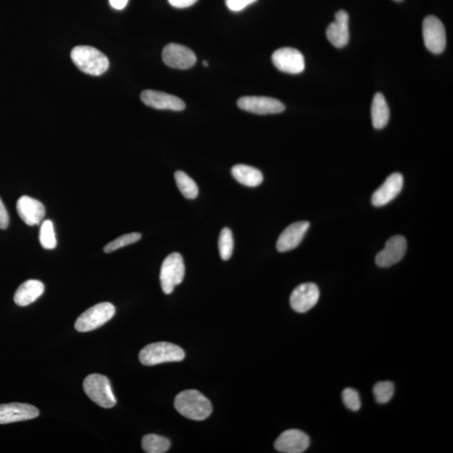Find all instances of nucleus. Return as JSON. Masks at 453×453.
I'll return each instance as SVG.
<instances>
[{"instance_id": "obj_1", "label": "nucleus", "mask_w": 453, "mask_h": 453, "mask_svg": "<svg viewBox=\"0 0 453 453\" xmlns=\"http://www.w3.org/2000/svg\"><path fill=\"white\" fill-rule=\"evenodd\" d=\"M175 408L187 417L194 420H204L212 413V404L203 394L195 389H188L177 394L175 399Z\"/></svg>"}, {"instance_id": "obj_2", "label": "nucleus", "mask_w": 453, "mask_h": 453, "mask_svg": "<svg viewBox=\"0 0 453 453\" xmlns=\"http://www.w3.org/2000/svg\"><path fill=\"white\" fill-rule=\"evenodd\" d=\"M71 60L84 73L100 76L109 69L110 61L104 53L88 46H78L71 52Z\"/></svg>"}, {"instance_id": "obj_3", "label": "nucleus", "mask_w": 453, "mask_h": 453, "mask_svg": "<svg viewBox=\"0 0 453 453\" xmlns=\"http://www.w3.org/2000/svg\"><path fill=\"white\" fill-rule=\"evenodd\" d=\"M185 358V353L177 345L160 342L147 345L139 355L143 365L154 366L168 362H180Z\"/></svg>"}, {"instance_id": "obj_4", "label": "nucleus", "mask_w": 453, "mask_h": 453, "mask_svg": "<svg viewBox=\"0 0 453 453\" xmlns=\"http://www.w3.org/2000/svg\"><path fill=\"white\" fill-rule=\"evenodd\" d=\"M83 389L89 399L102 408L109 409L116 405L117 401L110 381L105 375H88L83 381Z\"/></svg>"}, {"instance_id": "obj_5", "label": "nucleus", "mask_w": 453, "mask_h": 453, "mask_svg": "<svg viewBox=\"0 0 453 453\" xmlns=\"http://www.w3.org/2000/svg\"><path fill=\"white\" fill-rule=\"evenodd\" d=\"M115 307L110 302H102L95 305L84 312L75 322L76 330L81 333H87L105 325L114 317Z\"/></svg>"}, {"instance_id": "obj_6", "label": "nucleus", "mask_w": 453, "mask_h": 453, "mask_svg": "<svg viewBox=\"0 0 453 453\" xmlns=\"http://www.w3.org/2000/svg\"><path fill=\"white\" fill-rule=\"evenodd\" d=\"M185 276V264L179 253H172L165 259L160 269V285L165 294L173 293L175 287L180 285Z\"/></svg>"}, {"instance_id": "obj_7", "label": "nucleus", "mask_w": 453, "mask_h": 453, "mask_svg": "<svg viewBox=\"0 0 453 453\" xmlns=\"http://www.w3.org/2000/svg\"><path fill=\"white\" fill-rule=\"evenodd\" d=\"M423 34L425 47L434 54H441L445 50L447 37L442 22L434 16L425 18Z\"/></svg>"}, {"instance_id": "obj_8", "label": "nucleus", "mask_w": 453, "mask_h": 453, "mask_svg": "<svg viewBox=\"0 0 453 453\" xmlns=\"http://www.w3.org/2000/svg\"><path fill=\"white\" fill-rule=\"evenodd\" d=\"M237 106L249 113L263 115L281 114L286 110L281 101L270 97H243L237 101Z\"/></svg>"}, {"instance_id": "obj_9", "label": "nucleus", "mask_w": 453, "mask_h": 453, "mask_svg": "<svg viewBox=\"0 0 453 453\" xmlns=\"http://www.w3.org/2000/svg\"><path fill=\"white\" fill-rule=\"evenodd\" d=\"M273 64L278 70L290 74H299L305 70V59L297 49H278L272 55Z\"/></svg>"}, {"instance_id": "obj_10", "label": "nucleus", "mask_w": 453, "mask_h": 453, "mask_svg": "<svg viewBox=\"0 0 453 453\" xmlns=\"http://www.w3.org/2000/svg\"><path fill=\"white\" fill-rule=\"evenodd\" d=\"M164 64L172 69L185 70L191 69L196 62L195 53L180 44L170 43L163 52Z\"/></svg>"}, {"instance_id": "obj_11", "label": "nucleus", "mask_w": 453, "mask_h": 453, "mask_svg": "<svg viewBox=\"0 0 453 453\" xmlns=\"http://www.w3.org/2000/svg\"><path fill=\"white\" fill-rule=\"evenodd\" d=\"M407 242L401 235L394 236L387 242L384 249L377 254L375 263L381 268H387L401 261L405 257Z\"/></svg>"}, {"instance_id": "obj_12", "label": "nucleus", "mask_w": 453, "mask_h": 453, "mask_svg": "<svg viewBox=\"0 0 453 453\" xmlns=\"http://www.w3.org/2000/svg\"><path fill=\"white\" fill-rule=\"evenodd\" d=\"M319 297L320 291L317 285L313 283L302 284L291 293L290 306L294 311L305 313L316 306Z\"/></svg>"}, {"instance_id": "obj_13", "label": "nucleus", "mask_w": 453, "mask_h": 453, "mask_svg": "<svg viewBox=\"0 0 453 453\" xmlns=\"http://www.w3.org/2000/svg\"><path fill=\"white\" fill-rule=\"evenodd\" d=\"M39 410L25 403H10L0 405V424L18 423L37 418Z\"/></svg>"}, {"instance_id": "obj_14", "label": "nucleus", "mask_w": 453, "mask_h": 453, "mask_svg": "<svg viewBox=\"0 0 453 453\" xmlns=\"http://www.w3.org/2000/svg\"><path fill=\"white\" fill-rule=\"evenodd\" d=\"M310 446V438L299 430H287L275 442L278 452L283 453H302Z\"/></svg>"}, {"instance_id": "obj_15", "label": "nucleus", "mask_w": 453, "mask_h": 453, "mask_svg": "<svg viewBox=\"0 0 453 453\" xmlns=\"http://www.w3.org/2000/svg\"><path fill=\"white\" fill-rule=\"evenodd\" d=\"M16 210L22 221L29 226H37L46 216V208L40 201L29 196L20 197L17 201Z\"/></svg>"}, {"instance_id": "obj_16", "label": "nucleus", "mask_w": 453, "mask_h": 453, "mask_svg": "<svg viewBox=\"0 0 453 453\" xmlns=\"http://www.w3.org/2000/svg\"><path fill=\"white\" fill-rule=\"evenodd\" d=\"M141 101L146 106L155 110L182 111L186 105L180 98L155 90H146L141 95Z\"/></svg>"}, {"instance_id": "obj_17", "label": "nucleus", "mask_w": 453, "mask_h": 453, "mask_svg": "<svg viewBox=\"0 0 453 453\" xmlns=\"http://www.w3.org/2000/svg\"><path fill=\"white\" fill-rule=\"evenodd\" d=\"M404 185V178L401 173H393L385 180L383 185L375 192L372 196V204L375 207H382L396 199L400 194Z\"/></svg>"}, {"instance_id": "obj_18", "label": "nucleus", "mask_w": 453, "mask_h": 453, "mask_svg": "<svg viewBox=\"0 0 453 453\" xmlns=\"http://www.w3.org/2000/svg\"><path fill=\"white\" fill-rule=\"evenodd\" d=\"M310 223L307 221H300L290 224L281 233L278 239L276 248L279 252L284 253L293 250L302 243L303 237L306 235Z\"/></svg>"}, {"instance_id": "obj_19", "label": "nucleus", "mask_w": 453, "mask_h": 453, "mask_svg": "<svg viewBox=\"0 0 453 453\" xmlns=\"http://www.w3.org/2000/svg\"><path fill=\"white\" fill-rule=\"evenodd\" d=\"M326 37L335 47L343 48L349 42V16L341 10L335 16V21L326 29Z\"/></svg>"}, {"instance_id": "obj_20", "label": "nucleus", "mask_w": 453, "mask_h": 453, "mask_svg": "<svg viewBox=\"0 0 453 453\" xmlns=\"http://www.w3.org/2000/svg\"><path fill=\"white\" fill-rule=\"evenodd\" d=\"M45 291V286L42 281L29 280L24 282L16 291L13 300L19 307L29 306L39 298L42 297Z\"/></svg>"}, {"instance_id": "obj_21", "label": "nucleus", "mask_w": 453, "mask_h": 453, "mask_svg": "<svg viewBox=\"0 0 453 453\" xmlns=\"http://www.w3.org/2000/svg\"><path fill=\"white\" fill-rule=\"evenodd\" d=\"M372 123L376 129L387 127L390 116L389 107L382 93H376L371 107Z\"/></svg>"}, {"instance_id": "obj_22", "label": "nucleus", "mask_w": 453, "mask_h": 453, "mask_svg": "<svg viewBox=\"0 0 453 453\" xmlns=\"http://www.w3.org/2000/svg\"><path fill=\"white\" fill-rule=\"evenodd\" d=\"M233 177L237 182L246 187H258L263 182L264 177L259 170L249 165H236L232 168Z\"/></svg>"}, {"instance_id": "obj_23", "label": "nucleus", "mask_w": 453, "mask_h": 453, "mask_svg": "<svg viewBox=\"0 0 453 453\" xmlns=\"http://www.w3.org/2000/svg\"><path fill=\"white\" fill-rule=\"evenodd\" d=\"M175 179H176L178 189L186 199H195L199 196V187L185 172L178 170L175 173Z\"/></svg>"}, {"instance_id": "obj_24", "label": "nucleus", "mask_w": 453, "mask_h": 453, "mask_svg": "<svg viewBox=\"0 0 453 453\" xmlns=\"http://www.w3.org/2000/svg\"><path fill=\"white\" fill-rule=\"evenodd\" d=\"M170 442L158 435L149 434L142 439V447L147 453H164L169 450Z\"/></svg>"}, {"instance_id": "obj_25", "label": "nucleus", "mask_w": 453, "mask_h": 453, "mask_svg": "<svg viewBox=\"0 0 453 453\" xmlns=\"http://www.w3.org/2000/svg\"><path fill=\"white\" fill-rule=\"evenodd\" d=\"M40 243L45 249H53L57 246V237L51 220L44 221L40 230Z\"/></svg>"}, {"instance_id": "obj_26", "label": "nucleus", "mask_w": 453, "mask_h": 453, "mask_svg": "<svg viewBox=\"0 0 453 453\" xmlns=\"http://www.w3.org/2000/svg\"><path fill=\"white\" fill-rule=\"evenodd\" d=\"M219 253L223 260L231 258L233 251V239L232 231L228 228H224L219 235Z\"/></svg>"}, {"instance_id": "obj_27", "label": "nucleus", "mask_w": 453, "mask_h": 453, "mask_svg": "<svg viewBox=\"0 0 453 453\" xmlns=\"http://www.w3.org/2000/svg\"><path fill=\"white\" fill-rule=\"evenodd\" d=\"M141 239V235L140 233H127V235L120 236L118 239L105 245L104 251L105 253L110 254L117 249L123 248V247L136 243Z\"/></svg>"}, {"instance_id": "obj_28", "label": "nucleus", "mask_w": 453, "mask_h": 453, "mask_svg": "<svg viewBox=\"0 0 453 453\" xmlns=\"http://www.w3.org/2000/svg\"><path fill=\"white\" fill-rule=\"evenodd\" d=\"M373 392L377 402L387 404L392 401L394 396V385L389 381H383L375 385Z\"/></svg>"}, {"instance_id": "obj_29", "label": "nucleus", "mask_w": 453, "mask_h": 453, "mask_svg": "<svg viewBox=\"0 0 453 453\" xmlns=\"http://www.w3.org/2000/svg\"><path fill=\"white\" fill-rule=\"evenodd\" d=\"M343 401L348 409L353 411H358L361 408V400L360 394L355 389L348 388L343 392Z\"/></svg>"}, {"instance_id": "obj_30", "label": "nucleus", "mask_w": 453, "mask_h": 453, "mask_svg": "<svg viewBox=\"0 0 453 453\" xmlns=\"http://www.w3.org/2000/svg\"><path fill=\"white\" fill-rule=\"evenodd\" d=\"M257 0H225L226 6L231 11L240 12Z\"/></svg>"}, {"instance_id": "obj_31", "label": "nucleus", "mask_w": 453, "mask_h": 453, "mask_svg": "<svg viewBox=\"0 0 453 453\" xmlns=\"http://www.w3.org/2000/svg\"><path fill=\"white\" fill-rule=\"evenodd\" d=\"M8 224H10V217H8V211L1 197H0V230H6Z\"/></svg>"}, {"instance_id": "obj_32", "label": "nucleus", "mask_w": 453, "mask_h": 453, "mask_svg": "<svg viewBox=\"0 0 453 453\" xmlns=\"http://www.w3.org/2000/svg\"><path fill=\"white\" fill-rule=\"evenodd\" d=\"M170 6L177 8H185L194 6L197 0H168Z\"/></svg>"}, {"instance_id": "obj_33", "label": "nucleus", "mask_w": 453, "mask_h": 453, "mask_svg": "<svg viewBox=\"0 0 453 453\" xmlns=\"http://www.w3.org/2000/svg\"><path fill=\"white\" fill-rule=\"evenodd\" d=\"M128 1L129 0H110V6L118 11L127 7Z\"/></svg>"}, {"instance_id": "obj_34", "label": "nucleus", "mask_w": 453, "mask_h": 453, "mask_svg": "<svg viewBox=\"0 0 453 453\" xmlns=\"http://www.w3.org/2000/svg\"><path fill=\"white\" fill-rule=\"evenodd\" d=\"M203 64L204 66H208V62L207 61H204Z\"/></svg>"}, {"instance_id": "obj_35", "label": "nucleus", "mask_w": 453, "mask_h": 453, "mask_svg": "<svg viewBox=\"0 0 453 453\" xmlns=\"http://www.w3.org/2000/svg\"><path fill=\"white\" fill-rule=\"evenodd\" d=\"M394 1H396V2H402V1H403V0H394Z\"/></svg>"}]
</instances>
